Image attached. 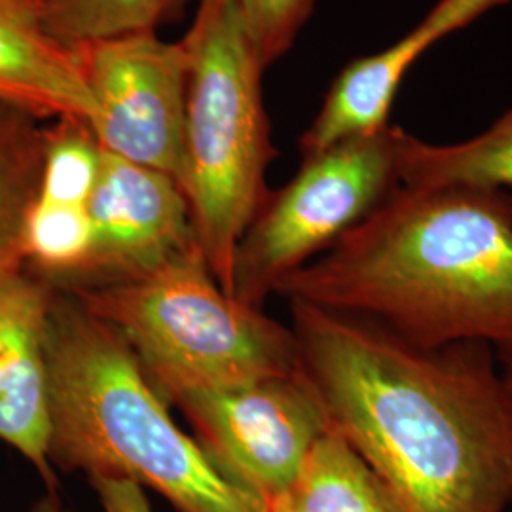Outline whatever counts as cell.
<instances>
[{"mask_svg":"<svg viewBox=\"0 0 512 512\" xmlns=\"http://www.w3.org/2000/svg\"><path fill=\"white\" fill-rule=\"evenodd\" d=\"M152 2H154L156 23H164V21L181 18V14L192 0H152Z\"/></svg>","mask_w":512,"mask_h":512,"instance_id":"cell-21","label":"cell"},{"mask_svg":"<svg viewBox=\"0 0 512 512\" xmlns=\"http://www.w3.org/2000/svg\"><path fill=\"white\" fill-rule=\"evenodd\" d=\"M105 150L90 122L82 118H55L44 128V160L40 175V202L88 205L99 183Z\"/></svg>","mask_w":512,"mask_h":512,"instance_id":"cell-17","label":"cell"},{"mask_svg":"<svg viewBox=\"0 0 512 512\" xmlns=\"http://www.w3.org/2000/svg\"><path fill=\"white\" fill-rule=\"evenodd\" d=\"M0 105L42 122L97 118L76 52L46 31L38 0H0Z\"/></svg>","mask_w":512,"mask_h":512,"instance_id":"cell-12","label":"cell"},{"mask_svg":"<svg viewBox=\"0 0 512 512\" xmlns=\"http://www.w3.org/2000/svg\"><path fill=\"white\" fill-rule=\"evenodd\" d=\"M92 249V220L86 205L37 200L25 228L23 270L54 291H65Z\"/></svg>","mask_w":512,"mask_h":512,"instance_id":"cell-16","label":"cell"},{"mask_svg":"<svg viewBox=\"0 0 512 512\" xmlns=\"http://www.w3.org/2000/svg\"><path fill=\"white\" fill-rule=\"evenodd\" d=\"M103 512H154L145 490L129 480L120 478H92Z\"/></svg>","mask_w":512,"mask_h":512,"instance_id":"cell-20","label":"cell"},{"mask_svg":"<svg viewBox=\"0 0 512 512\" xmlns=\"http://www.w3.org/2000/svg\"><path fill=\"white\" fill-rule=\"evenodd\" d=\"M406 131H380L302 154L296 175L266 202L239 241L234 296L253 306L275 293L289 275L327 253L368 219L403 184Z\"/></svg>","mask_w":512,"mask_h":512,"instance_id":"cell-6","label":"cell"},{"mask_svg":"<svg viewBox=\"0 0 512 512\" xmlns=\"http://www.w3.org/2000/svg\"><path fill=\"white\" fill-rule=\"evenodd\" d=\"M67 294L122 336L164 399L298 370L291 327L224 293L198 245L139 279Z\"/></svg>","mask_w":512,"mask_h":512,"instance_id":"cell-5","label":"cell"},{"mask_svg":"<svg viewBox=\"0 0 512 512\" xmlns=\"http://www.w3.org/2000/svg\"><path fill=\"white\" fill-rule=\"evenodd\" d=\"M401 177L408 186L473 184L512 188V109L467 141L433 145L406 131Z\"/></svg>","mask_w":512,"mask_h":512,"instance_id":"cell-15","label":"cell"},{"mask_svg":"<svg viewBox=\"0 0 512 512\" xmlns=\"http://www.w3.org/2000/svg\"><path fill=\"white\" fill-rule=\"evenodd\" d=\"M31 512H73L67 509L61 499L57 497L55 492H48L42 499H38L37 503L33 505Z\"/></svg>","mask_w":512,"mask_h":512,"instance_id":"cell-22","label":"cell"},{"mask_svg":"<svg viewBox=\"0 0 512 512\" xmlns=\"http://www.w3.org/2000/svg\"><path fill=\"white\" fill-rule=\"evenodd\" d=\"M165 401L181 408L220 473L264 503L293 482L329 429L300 368L230 389H181Z\"/></svg>","mask_w":512,"mask_h":512,"instance_id":"cell-8","label":"cell"},{"mask_svg":"<svg viewBox=\"0 0 512 512\" xmlns=\"http://www.w3.org/2000/svg\"><path fill=\"white\" fill-rule=\"evenodd\" d=\"M266 512H404L384 480L334 429L311 446L293 482Z\"/></svg>","mask_w":512,"mask_h":512,"instance_id":"cell-13","label":"cell"},{"mask_svg":"<svg viewBox=\"0 0 512 512\" xmlns=\"http://www.w3.org/2000/svg\"><path fill=\"white\" fill-rule=\"evenodd\" d=\"M52 465L154 490L179 512H266L171 418L116 330L55 291L48 327Z\"/></svg>","mask_w":512,"mask_h":512,"instance_id":"cell-3","label":"cell"},{"mask_svg":"<svg viewBox=\"0 0 512 512\" xmlns=\"http://www.w3.org/2000/svg\"><path fill=\"white\" fill-rule=\"evenodd\" d=\"M97 107L93 133L105 152L179 184L190 55L139 29L73 48Z\"/></svg>","mask_w":512,"mask_h":512,"instance_id":"cell-7","label":"cell"},{"mask_svg":"<svg viewBox=\"0 0 512 512\" xmlns=\"http://www.w3.org/2000/svg\"><path fill=\"white\" fill-rule=\"evenodd\" d=\"M190 55L179 186L194 239L224 293L234 258L270 188L277 156L260 63L234 0H198L183 37Z\"/></svg>","mask_w":512,"mask_h":512,"instance_id":"cell-4","label":"cell"},{"mask_svg":"<svg viewBox=\"0 0 512 512\" xmlns=\"http://www.w3.org/2000/svg\"><path fill=\"white\" fill-rule=\"evenodd\" d=\"M298 368L404 512L512 509V393L484 344L420 348L357 315L289 302Z\"/></svg>","mask_w":512,"mask_h":512,"instance_id":"cell-1","label":"cell"},{"mask_svg":"<svg viewBox=\"0 0 512 512\" xmlns=\"http://www.w3.org/2000/svg\"><path fill=\"white\" fill-rule=\"evenodd\" d=\"M501 370H503V378H505V384H507V387L511 389L512 393V363H505V365H501Z\"/></svg>","mask_w":512,"mask_h":512,"instance_id":"cell-23","label":"cell"},{"mask_svg":"<svg viewBox=\"0 0 512 512\" xmlns=\"http://www.w3.org/2000/svg\"><path fill=\"white\" fill-rule=\"evenodd\" d=\"M40 16L67 48L158 27L152 0H40Z\"/></svg>","mask_w":512,"mask_h":512,"instance_id":"cell-18","label":"cell"},{"mask_svg":"<svg viewBox=\"0 0 512 512\" xmlns=\"http://www.w3.org/2000/svg\"><path fill=\"white\" fill-rule=\"evenodd\" d=\"M274 294L374 321L420 348L484 344L512 363V194L401 184Z\"/></svg>","mask_w":512,"mask_h":512,"instance_id":"cell-2","label":"cell"},{"mask_svg":"<svg viewBox=\"0 0 512 512\" xmlns=\"http://www.w3.org/2000/svg\"><path fill=\"white\" fill-rule=\"evenodd\" d=\"M511 0H437L420 23L378 54L357 57L332 80L323 105L298 141L302 154L389 126L406 73L442 38Z\"/></svg>","mask_w":512,"mask_h":512,"instance_id":"cell-11","label":"cell"},{"mask_svg":"<svg viewBox=\"0 0 512 512\" xmlns=\"http://www.w3.org/2000/svg\"><path fill=\"white\" fill-rule=\"evenodd\" d=\"M54 294L25 270L0 275V442L33 465L48 492L57 488L48 454V327Z\"/></svg>","mask_w":512,"mask_h":512,"instance_id":"cell-10","label":"cell"},{"mask_svg":"<svg viewBox=\"0 0 512 512\" xmlns=\"http://www.w3.org/2000/svg\"><path fill=\"white\" fill-rule=\"evenodd\" d=\"M86 207L92 249L73 283L59 293L128 283L198 245L177 181L109 152Z\"/></svg>","mask_w":512,"mask_h":512,"instance_id":"cell-9","label":"cell"},{"mask_svg":"<svg viewBox=\"0 0 512 512\" xmlns=\"http://www.w3.org/2000/svg\"><path fill=\"white\" fill-rule=\"evenodd\" d=\"M44 124L0 105V275L23 270L27 220L40 190Z\"/></svg>","mask_w":512,"mask_h":512,"instance_id":"cell-14","label":"cell"},{"mask_svg":"<svg viewBox=\"0 0 512 512\" xmlns=\"http://www.w3.org/2000/svg\"><path fill=\"white\" fill-rule=\"evenodd\" d=\"M317 0H234L243 29L268 69L293 48Z\"/></svg>","mask_w":512,"mask_h":512,"instance_id":"cell-19","label":"cell"},{"mask_svg":"<svg viewBox=\"0 0 512 512\" xmlns=\"http://www.w3.org/2000/svg\"><path fill=\"white\" fill-rule=\"evenodd\" d=\"M38 4H40V0H38Z\"/></svg>","mask_w":512,"mask_h":512,"instance_id":"cell-24","label":"cell"}]
</instances>
